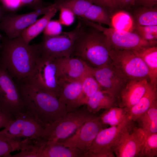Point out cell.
<instances>
[{
    "label": "cell",
    "mask_w": 157,
    "mask_h": 157,
    "mask_svg": "<svg viewBox=\"0 0 157 157\" xmlns=\"http://www.w3.org/2000/svg\"><path fill=\"white\" fill-rule=\"evenodd\" d=\"M0 62L15 80H26L41 55L39 44L30 45L20 36L10 39L2 35Z\"/></svg>",
    "instance_id": "1"
},
{
    "label": "cell",
    "mask_w": 157,
    "mask_h": 157,
    "mask_svg": "<svg viewBox=\"0 0 157 157\" xmlns=\"http://www.w3.org/2000/svg\"><path fill=\"white\" fill-rule=\"evenodd\" d=\"M26 110L46 125L68 113L58 99L31 85L26 80H14Z\"/></svg>",
    "instance_id": "2"
},
{
    "label": "cell",
    "mask_w": 157,
    "mask_h": 157,
    "mask_svg": "<svg viewBox=\"0 0 157 157\" xmlns=\"http://www.w3.org/2000/svg\"><path fill=\"white\" fill-rule=\"evenodd\" d=\"M112 48L101 31L84 23L74 43L71 57L80 58L90 67H100L112 62L109 54Z\"/></svg>",
    "instance_id": "3"
},
{
    "label": "cell",
    "mask_w": 157,
    "mask_h": 157,
    "mask_svg": "<svg viewBox=\"0 0 157 157\" xmlns=\"http://www.w3.org/2000/svg\"><path fill=\"white\" fill-rule=\"evenodd\" d=\"M95 116L88 111L86 105L80 109L68 112L49 124L40 138L45 141L61 142L73 134L84 123Z\"/></svg>",
    "instance_id": "4"
},
{
    "label": "cell",
    "mask_w": 157,
    "mask_h": 157,
    "mask_svg": "<svg viewBox=\"0 0 157 157\" xmlns=\"http://www.w3.org/2000/svg\"><path fill=\"white\" fill-rule=\"evenodd\" d=\"M55 59L41 53L33 71L25 80L32 86L58 98L61 88Z\"/></svg>",
    "instance_id": "5"
},
{
    "label": "cell",
    "mask_w": 157,
    "mask_h": 157,
    "mask_svg": "<svg viewBox=\"0 0 157 157\" xmlns=\"http://www.w3.org/2000/svg\"><path fill=\"white\" fill-rule=\"evenodd\" d=\"M46 126L26 110L7 126L0 130V138L17 142L25 139L38 138Z\"/></svg>",
    "instance_id": "6"
},
{
    "label": "cell",
    "mask_w": 157,
    "mask_h": 157,
    "mask_svg": "<svg viewBox=\"0 0 157 157\" xmlns=\"http://www.w3.org/2000/svg\"><path fill=\"white\" fill-rule=\"evenodd\" d=\"M133 123L127 117L117 125L102 129L85 153L84 157H115L112 147Z\"/></svg>",
    "instance_id": "7"
},
{
    "label": "cell",
    "mask_w": 157,
    "mask_h": 157,
    "mask_svg": "<svg viewBox=\"0 0 157 157\" xmlns=\"http://www.w3.org/2000/svg\"><path fill=\"white\" fill-rule=\"evenodd\" d=\"M78 24L72 31L62 32L54 36H43L39 44L41 52L54 59L71 57L74 42L80 33L84 23L77 17Z\"/></svg>",
    "instance_id": "8"
},
{
    "label": "cell",
    "mask_w": 157,
    "mask_h": 157,
    "mask_svg": "<svg viewBox=\"0 0 157 157\" xmlns=\"http://www.w3.org/2000/svg\"><path fill=\"white\" fill-rule=\"evenodd\" d=\"M0 109L14 119L26 110L14 80L0 62Z\"/></svg>",
    "instance_id": "9"
},
{
    "label": "cell",
    "mask_w": 157,
    "mask_h": 157,
    "mask_svg": "<svg viewBox=\"0 0 157 157\" xmlns=\"http://www.w3.org/2000/svg\"><path fill=\"white\" fill-rule=\"evenodd\" d=\"M109 54L112 63L130 80L147 78L149 80L146 65L132 50L112 48Z\"/></svg>",
    "instance_id": "10"
},
{
    "label": "cell",
    "mask_w": 157,
    "mask_h": 157,
    "mask_svg": "<svg viewBox=\"0 0 157 157\" xmlns=\"http://www.w3.org/2000/svg\"><path fill=\"white\" fill-rule=\"evenodd\" d=\"M90 68L102 89L117 99L130 80L112 62L100 67Z\"/></svg>",
    "instance_id": "11"
},
{
    "label": "cell",
    "mask_w": 157,
    "mask_h": 157,
    "mask_svg": "<svg viewBox=\"0 0 157 157\" xmlns=\"http://www.w3.org/2000/svg\"><path fill=\"white\" fill-rule=\"evenodd\" d=\"M81 19L86 24L101 31L107 37L113 48L133 50L142 47L154 46L133 32L117 30L111 27H105L101 25Z\"/></svg>",
    "instance_id": "12"
},
{
    "label": "cell",
    "mask_w": 157,
    "mask_h": 157,
    "mask_svg": "<svg viewBox=\"0 0 157 157\" xmlns=\"http://www.w3.org/2000/svg\"><path fill=\"white\" fill-rule=\"evenodd\" d=\"M56 5L54 3L41 9L24 14L8 13L0 22V30L4 32L5 35L10 38L18 37L25 29L37 20L39 16L45 14Z\"/></svg>",
    "instance_id": "13"
},
{
    "label": "cell",
    "mask_w": 157,
    "mask_h": 157,
    "mask_svg": "<svg viewBox=\"0 0 157 157\" xmlns=\"http://www.w3.org/2000/svg\"><path fill=\"white\" fill-rule=\"evenodd\" d=\"M146 138L143 131L133 124L111 149L117 157H138Z\"/></svg>",
    "instance_id": "14"
},
{
    "label": "cell",
    "mask_w": 157,
    "mask_h": 157,
    "mask_svg": "<svg viewBox=\"0 0 157 157\" xmlns=\"http://www.w3.org/2000/svg\"><path fill=\"white\" fill-rule=\"evenodd\" d=\"M103 125L99 117L95 116L83 124L73 134L60 142L65 147L76 148L85 153L103 129Z\"/></svg>",
    "instance_id": "15"
},
{
    "label": "cell",
    "mask_w": 157,
    "mask_h": 157,
    "mask_svg": "<svg viewBox=\"0 0 157 157\" xmlns=\"http://www.w3.org/2000/svg\"><path fill=\"white\" fill-rule=\"evenodd\" d=\"M58 81H81L90 71V68L80 58L64 57L55 59Z\"/></svg>",
    "instance_id": "16"
},
{
    "label": "cell",
    "mask_w": 157,
    "mask_h": 157,
    "mask_svg": "<svg viewBox=\"0 0 157 157\" xmlns=\"http://www.w3.org/2000/svg\"><path fill=\"white\" fill-rule=\"evenodd\" d=\"M58 81L61 90L58 98L66 105L68 112L86 105L87 99L83 92L81 81Z\"/></svg>",
    "instance_id": "17"
},
{
    "label": "cell",
    "mask_w": 157,
    "mask_h": 157,
    "mask_svg": "<svg viewBox=\"0 0 157 157\" xmlns=\"http://www.w3.org/2000/svg\"><path fill=\"white\" fill-rule=\"evenodd\" d=\"M147 78L130 80L117 99L118 106L129 110L145 94L150 84Z\"/></svg>",
    "instance_id": "18"
},
{
    "label": "cell",
    "mask_w": 157,
    "mask_h": 157,
    "mask_svg": "<svg viewBox=\"0 0 157 157\" xmlns=\"http://www.w3.org/2000/svg\"><path fill=\"white\" fill-rule=\"evenodd\" d=\"M85 152L64 146L60 142L40 138L38 157H84Z\"/></svg>",
    "instance_id": "19"
},
{
    "label": "cell",
    "mask_w": 157,
    "mask_h": 157,
    "mask_svg": "<svg viewBox=\"0 0 157 157\" xmlns=\"http://www.w3.org/2000/svg\"><path fill=\"white\" fill-rule=\"evenodd\" d=\"M146 65L150 83L157 88V46H146L132 50Z\"/></svg>",
    "instance_id": "20"
},
{
    "label": "cell",
    "mask_w": 157,
    "mask_h": 157,
    "mask_svg": "<svg viewBox=\"0 0 157 157\" xmlns=\"http://www.w3.org/2000/svg\"><path fill=\"white\" fill-rule=\"evenodd\" d=\"M86 105L89 112L93 114L102 109L118 106L117 99L102 89L88 98Z\"/></svg>",
    "instance_id": "21"
},
{
    "label": "cell",
    "mask_w": 157,
    "mask_h": 157,
    "mask_svg": "<svg viewBox=\"0 0 157 157\" xmlns=\"http://www.w3.org/2000/svg\"><path fill=\"white\" fill-rule=\"evenodd\" d=\"M157 101V88L150 85L148 89L139 101L130 108L127 117L134 122L142 114L147 110Z\"/></svg>",
    "instance_id": "22"
},
{
    "label": "cell",
    "mask_w": 157,
    "mask_h": 157,
    "mask_svg": "<svg viewBox=\"0 0 157 157\" xmlns=\"http://www.w3.org/2000/svg\"><path fill=\"white\" fill-rule=\"evenodd\" d=\"M58 10L57 4L56 6L50 9L42 18L37 20L25 29L21 35L24 41L29 44L31 40L43 32L49 22L55 16Z\"/></svg>",
    "instance_id": "23"
},
{
    "label": "cell",
    "mask_w": 157,
    "mask_h": 157,
    "mask_svg": "<svg viewBox=\"0 0 157 157\" xmlns=\"http://www.w3.org/2000/svg\"><path fill=\"white\" fill-rule=\"evenodd\" d=\"M146 137L157 133V101L136 120Z\"/></svg>",
    "instance_id": "24"
},
{
    "label": "cell",
    "mask_w": 157,
    "mask_h": 157,
    "mask_svg": "<svg viewBox=\"0 0 157 157\" xmlns=\"http://www.w3.org/2000/svg\"><path fill=\"white\" fill-rule=\"evenodd\" d=\"M109 12L104 8L92 4L80 17L100 25L104 24L112 27L111 17Z\"/></svg>",
    "instance_id": "25"
},
{
    "label": "cell",
    "mask_w": 157,
    "mask_h": 157,
    "mask_svg": "<svg viewBox=\"0 0 157 157\" xmlns=\"http://www.w3.org/2000/svg\"><path fill=\"white\" fill-rule=\"evenodd\" d=\"M129 110L126 107L113 106L105 110L99 117L104 125H108L110 126H116L121 123L127 117V113Z\"/></svg>",
    "instance_id": "26"
},
{
    "label": "cell",
    "mask_w": 157,
    "mask_h": 157,
    "mask_svg": "<svg viewBox=\"0 0 157 157\" xmlns=\"http://www.w3.org/2000/svg\"><path fill=\"white\" fill-rule=\"evenodd\" d=\"M58 6L68 8L75 16L81 17L93 4L90 0H55Z\"/></svg>",
    "instance_id": "27"
},
{
    "label": "cell",
    "mask_w": 157,
    "mask_h": 157,
    "mask_svg": "<svg viewBox=\"0 0 157 157\" xmlns=\"http://www.w3.org/2000/svg\"><path fill=\"white\" fill-rule=\"evenodd\" d=\"M113 28L116 29L133 32L134 24L133 18L127 12L120 11L115 14L111 18Z\"/></svg>",
    "instance_id": "28"
},
{
    "label": "cell",
    "mask_w": 157,
    "mask_h": 157,
    "mask_svg": "<svg viewBox=\"0 0 157 157\" xmlns=\"http://www.w3.org/2000/svg\"><path fill=\"white\" fill-rule=\"evenodd\" d=\"M135 24L143 26L157 25V10L156 8L143 7L135 15Z\"/></svg>",
    "instance_id": "29"
},
{
    "label": "cell",
    "mask_w": 157,
    "mask_h": 157,
    "mask_svg": "<svg viewBox=\"0 0 157 157\" xmlns=\"http://www.w3.org/2000/svg\"><path fill=\"white\" fill-rule=\"evenodd\" d=\"M133 31L153 46H157V25L143 26L135 24Z\"/></svg>",
    "instance_id": "30"
},
{
    "label": "cell",
    "mask_w": 157,
    "mask_h": 157,
    "mask_svg": "<svg viewBox=\"0 0 157 157\" xmlns=\"http://www.w3.org/2000/svg\"><path fill=\"white\" fill-rule=\"evenodd\" d=\"M81 81L83 91L87 100L98 91L102 89L93 75L91 69Z\"/></svg>",
    "instance_id": "31"
},
{
    "label": "cell",
    "mask_w": 157,
    "mask_h": 157,
    "mask_svg": "<svg viewBox=\"0 0 157 157\" xmlns=\"http://www.w3.org/2000/svg\"><path fill=\"white\" fill-rule=\"evenodd\" d=\"M157 156V133L151 135L146 138L140 153L139 157Z\"/></svg>",
    "instance_id": "32"
},
{
    "label": "cell",
    "mask_w": 157,
    "mask_h": 157,
    "mask_svg": "<svg viewBox=\"0 0 157 157\" xmlns=\"http://www.w3.org/2000/svg\"><path fill=\"white\" fill-rule=\"evenodd\" d=\"M20 142L0 139V157H11V153L21 149Z\"/></svg>",
    "instance_id": "33"
},
{
    "label": "cell",
    "mask_w": 157,
    "mask_h": 157,
    "mask_svg": "<svg viewBox=\"0 0 157 157\" xmlns=\"http://www.w3.org/2000/svg\"><path fill=\"white\" fill-rule=\"evenodd\" d=\"M58 10L60 11L58 20L62 25L69 26L72 24L74 21L75 16L73 12L62 6H58Z\"/></svg>",
    "instance_id": "34"
},
{
    "label": "cell",
    "mask_w": 157,
    "mask_h": 157,
    "mask_svg": "<svg viewBox=\"0 0 157 157\" xmlns=\"http://www.w3.org/2000/svg\"><path fill=\"white\" fill-rule=\"evenodd\" d=\"M62 24L58 20H50L43 32V36H54L60 34L62 32Z\"/></svg>",
    "instance_id": "35"
},
{
    "label": "cell",
    "mask_w": 157,
    "mask_h": 157,
    "mask_svg": "<svg viewBox=\"0 0 157 157\" xmlns=\"http://www.w3.org/2000/svg\"><path fill=\"white\" fill-rule=\"evenodd\" d=\"M26 6L34 10H38L46 6L44 5L43 0H19V8Z\"/></svg>",
    "instance_id": "36"
},
{
    "label": "cell",
    "mask_w": 157,
    "mask_h": 157,
    "mask_svg": "<svg viewBox=\"0 0 157 157\" xmlns=\"http://www.w3.org/2000/svg\"><path fill=\"white\" fill-rule=\"evenodd\" d=\"M94 4L101 6L109 12L114 10L118 7L115 0H90Z\"/></svg>",
    "instance_id": "37"
},
{
    "label": "cell",
    "mask_w": 157,
    "mask_h": 157,
    "mask_svg": "<svg viewBox=\"0 0 157 157\" xmlns=\"http://www.w3.org/2000/svg\"><path fill=\"white\" fill-rule=\"evenodd\" d=\"M14 119L3 113L0 109V130L7 126Z\"/></svg>",
    "instance_id": "38"
},
{
    "label": "cell",
    "mask_w": 157,
    "mask_h": 157,
    "mask_svg": "<svg viewBox=\"0 0 157 157\" xmlns=\"http://www.w3.org/2000/svg\"><path fill=\"white\" fill-rule=\"evenodd\" d=\"M138 3L143 7L153 8L157 4V0H136Z\"/></svg>",
    "instance_id": "39"
},
{
    "label": "cell",
    "mask_w": 157,
    "mask_h": 157,
    "mask_svg": "<svg viewBox=\"0 0 157 157\" xmlns=\"http://www.w3.org/2000/svg\"><path fill=\"white\" fill-rule=\"evenodd\" d=\"M118 7L120 8H128L134 5L136 0H115Z\"/></svg>",
    "instance_id": "40"
},
{
    "label": "cell",
    "mask_w": 157,
    "mask_h": 157,
    "mask_svg": "<svg viewBox=\"0 0 157 157\" xmlns=\"http://www.w3.org/2000/svg\"><path fill=\"white\" fill-rule=\"evenodd\" d=\"M8 13L9 12L7 11L0 2V22L5 15Z\"/></svg>",
    "instance_id": "41"
},
{
    "label": "cell",
    "mask_w": 157,
    "mask_h": 157,
    "mask_svg": "<svg viewBox=\"0 0 157 157\" xmlns=\"http://www.w3.org/2000/svg\"><path fill=\"white\" fill-rule=\"evenodd\" d=\"M2 35L0 34V40H1L2 38ZM1 47V44L0 43V48Z\"/></svg>",
    "instance_id": "42"
},
{
    "label": "cell",
    "mask_w": 157,
    "mask_h": 157,
    "mask_svg": "<svg viewBox=\"0 0 157 157\" xmlns=\"http://www.w3.org/2000/svg\"><path fill=\"white\" fill-rule=\"evenodd\" d=\"M2 1V0H0V2L1 3Z\"/></svg>",
    "instance_id": "43"
}]
</instances>
